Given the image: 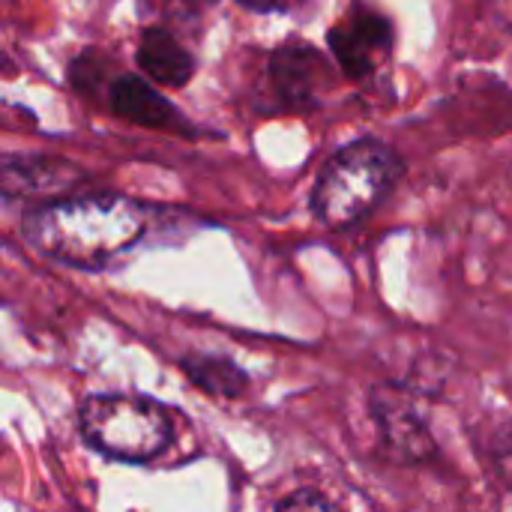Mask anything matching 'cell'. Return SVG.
Returning <instances> with one entry per match:
<instances>
[{"instance_id":"obj_3","label":"cell","mask_w":512,"mask_h":512,"mask_svg":"<svg viewBox=\"0 0 512 512\" xmlns=\"http://www.w3.org/2000/svg\"><path fill=\"white\" fill-rule=\"evenodd\" d=\"M84 438L120 462H147L171 441V417L162 405L144 396H93L81 405Z\"/></svg>"},{"instance_id":"obj_9","label":"cell","mask_w":512,"mask_h":512,"mask_svg":"<svg viewBox=\"0 0 512 512\" xmlns=\"http://www.w3.org/2000/svg\"><path fill=\"white\" fill-rule=\"evenodd\" d=\"M186 375L207 393L216 396H240L249 384L243 369H237L225 357H192L186 360Z\"/></svg>"},{"instance_id":"obj_7","label":"cell","mask_w":512,"mask_h":512,"mask_svg":"<svg viewBox=\"0 0 512 512\" xmlns=\"http://www.w3.org/2000/svg\"><path fill=\"white\" fill-rule=\"evenodd\" d=\"M135 63L150 84L171 90L186 87L195 78V57L165 27H144L135 48Z\"/></svg>"},{"instance_id":"obj_5","label":"cell","mask_w":512,"mask_h":512,"mask_svg":"<svg viewBox=\"0 0 512 512\" xmlns=\"http://www.w3.org/2000/svg\"><path fill=\"white\" fill-rule=\"evenodd\" d=\"M369 408L384 444L405 462H426L435 456V441L417 399L396 387H378L369 396Z\"/></svg>"},{"instance_id":"obj_10","label":"cell","mask_w":512,"mask_h":512,"mask_svg":"<svg viewBox=\"0 0 512 512\" xmlns=\"http://www.w3.org/2000/svg\"><path fill=\"white\" fill-rule=\"evenodd\" d=\"M327 39H330V48H333L336 60L342 63V69H345L351 78H363V75L372 69V63H369V48L360 45V39H357L348 27H333V30L327 33Z\"/></svg>"},{"instance_id":"obj_2","label":"cell","mask_w":512,"mask_h":512,"mask_svg":"<svg viewBox=\"0 0 512 512\" xmlns=\"http://www.w3.org/2000/svg\"><path fill=\"white\" fill-rule=\"evenodd\" d=\"M399 174L402 159L390 144L360 138L330 156L318 174L312 189V213L327 228L354 225L390 195Z\"/></svg>"},{"instance_id":"obj_1","label":"cell","mask_w":512,"mask_h":512,"mask_svg":"<svg viewBox=\"0 0 512 512\" xmlns=\"http://www.w3.org/2000/svg\"><path fill=\"white\" fill-rule=\"evenodd\" d=\"M27 243L72 267H102L147 231V210L123 195H66L36 207L21 225Z\"/></svg>"},{"instance_id":"obj_6","label":"cell","mask_w":512,"mask_h":512,"mask_svg":"<svg viewBox=\"0 0 512 512\" xmlns=\"http://www.w3.org/2000/svg\"><path fill=\"white\" fill-rule=\"evenodd\" d=\"M105 102L111 114L126 123H135L144 129H162V132H183V135L192 132L183 111L141 75H132V72L114 75L105 87Z\"/></svg>"},{"instance_id":"obj_8","label":"cell","mask_w":512,"mask_h":512,"mask_svg":"<svg viewBox=\"0 0 512 512\" xmlns=\"http://www.w3.org/2000/svg\"><path fill=\"white\" fill-rule=\"evenodd\" d=\"M324 63L321 54L309 45H282L270 54V84L282 105L288 108H312L315 105V81Z\"/></svg>"},{"instance_id":"obj_11","label":"cell","mask_w":512,"mask_h":512,"mask_svg":"<svg viewBox=\"0 0 512 512\" xmlns=\"http://www.w3.org/2000/svg\"><path fill=\"white\" fill-rule=\"evenodd\" d=\"M351 33L366 48H387L390 39H393V30H390V24L381 15H363V18H357L354 27H351Z\"/></svg>"},{"instance_id":"obj_4","label":"cell","mask_w":512,"mask_h":512,"mask_svg":"<svg viewBox=\"0 0 512 512\" xmlns=\"http://www.w3.org/2000/svg\"><path fill=\"white\" fill-rule=\"evenodd\" d=\"M87 180L78 162L48 153H0V195L66 198Z\"/></svg>"},{"instance_id":"obj_12","label":"cell","mask_w":512,"mask_h":512,"mask_svg":"<svg viewBox=\"0 0 512 512\" xmlns=\"http://www.w3.org/2000/svg\"><path fill=\"white\" fill-rule=\"evenodd\" d=\"M276 512H342L330 498L312 492V489H303V492H294L291 498H285L279 504Z\"/></svg>"}]
</instances>
